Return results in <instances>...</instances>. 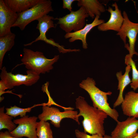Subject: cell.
<instances>
[{
  "mask_svg": "<svg viewBox=\"0 0 138 138\" xmlns=\"http://www.w3.org/2000/svg\"><path fill=\"white\" fill-rule=\"evenodd\" d=\"M95 81L92 78L87 77L79 84V87L85 90L89 95L93 106L105 112L116 122L119 121V114L114 108H112L108 102V96L112 94V92H104L96 86Z\"/></svg>",
  "mask_w": 138,
  "mask_h": 138,
  "instance_id": "2",
  "label": "cell"
},
{
  "mask_svg": "<svg viewBox=\"0 0 138 138\" xmlns=\"http://www.w3.org/2000/svg\"><path fill=\"white\" fill-rule=\"evenodd\" d=\"M18 14L11 10L4 0H0V37L11 34V28L16 21Z\"/></svg>",
  "mask_w": 138,
  "mask_h": 138,
  "instance_id": "12",
  "label": "cell"
},
{
  "mask_svg": "<svg viewBox=\"0 0 138 138\" xmlns=\"http://www.w3.org/2000/svg\"><path fill=\"white\" fill-rule=\"evenodd\" d=\"M38 138H53V134L49 123L47 121H40L36 129Z\"/></svg>",
  "mask_w": 138,
  "mask_h": 138,
  "instance_id": "21",
  "label": "cell"
},
{
  "mask_svg": "<svg viewBox=\"0 0 138 138\" xmlns=\"http://www.w3.org/2000/svg\"><path fill=\"white\" fill-rule=\"evenodd\" d=\"M75 134L77 138H112L111 136L106 134L103 136L97 134L89 135L84 132L81 131L78 129L75 130Z\"/></svg>",
  "mask_w": 138,
  "mask_h": 138,
  "instance_id": "24",
  "label": "cell"
},
{
  "mask_svg": "<svg viewBox=\"0 0 138 138\" xmlns=\"http://www.w3.org/2000/svg\"><path fill=\"white\" fill-rule=\"evenodd\" d=\"M54 18L53 16L48 15H45L39 18L37 20L38 23L36 28L39 31L40 35L34 41L30 43L25 44V46L30 45L33 43L39 40L43 41L46 43L51 44L53 46L57 47L59 52L65 53L67 49L62 46L56 43L52 39H48L46 36V33L49 29L55 27L53 20Z\"/></svg>",
  "mask_w": 138,
  "mask_h": 138,
  "instance_id": "10",
  "label": "cell"
},
{
  "mask_svg": "<svg viewBox=\"0 0 138 138\" xmlns=\"http://www.w3.org/2000/svg\"></svg>",
  "mask_w": 138,
  "mask_h": 138,
  "instance_id": "28",
  "label": "cell"
},
{
  "mask_svg": "<svg viewBox=\"0 0 138 138\" xmlns=\"http://www.w3.org/2000/svg\"><path fill=\"white\" fill-rule=\"evenodd\" d=\"M121 107L124 115L138 118V93L133 91L127 92L121 104Z\"/></svg>",
  "mask_w": 138,
  "mask_h": 138,
  "instance_id": "15",
  "label": "cell"
},
{
  "mask_svg": "<svg viewBox=\"0 0 138 138\" xmlns=\"http://www.w3.org/2000/svg\"><path fill=\"white\" fill-rule=\"evenodd\" d=\"M125 68V72L123 74L122 71L117 72L116 76L118 81V90H119V93L117 99L114 102L113 108L121 105L124 99L123 94L124 90L126 87L131 82V80L129 76V73L131 67L129 64L126 65Z\"/></svg>",
  "mask_w": 138,
  "mask_h": 138,
  "instance_id": "16",
  "label": "cell"
},
{
  "mask_svg": "<svg viewBox=\"0 0 138 138\" xmlns=\"http://www.w3.org/2000/svg\"><path fill=\"white\" fill-rule=\"evenodd\" d=\"M15 34L13 33L0 37V69L2 67L3 61L6 53L9 51L15 43Z\"/></svg>",
  "mask_w": 138,
  "mask_h": 138,
  "instance_id": "19",
  "label": "cell"
},
{
  "mask_svg": "<svg viewBox=\"0 0 138 138\" xmlns=\"http://www.w3.org/2000/svg\"><path fill=\"white\" fill-rule=\"evenodd\" d=\"M52 4L50 0H42L32 7L18 14V17L12 27H18L21 30H24L31 22L53 11Z\"/></svg>",
  "mask_w": 138,
  "mask_h": 138,
  "instance_id": "4",
  "label": "cell"
},
{
  "mask_svg": "<svg viewBox=\"0 0 138 138\" xmlns=\"http://www.w3.org/2000/svg\"><path fill=\"white\" fill-rule=\"evenodd\" d=\"M111 132L112 138H133L136 135L138 129V120L129 117L122 121H118Z\"/></svg>",
  "mask_w": 138,
  "mask_h": 138,
  "instance_id": "11",
  "label": "cell"
},
{
  "mask_svg": "<svg viewBox=\"0 0 138 138\" xmlns=\"http://www.w3.org/2000/svg\"><path fill=\"white\" fill-rule=\"evenodd\" d=\"M125 63L126 65H130L132 71V79L130 84L131 88L134 91L138 88V70L135 62L133 61L129 54L126 55L125 57Z\"/></svg>",
  "mask_w": 138,
  "mask_h": 138,
  "instance_id": "22",
  "label": "cell"
},
{
  "mask_svg": "<svg viewBox=\"0 0 138 138\" xmlns=\"http://www.w3.org/2000/svg\"><path fill=\"white\" fill-rule=\"evenodd\" d=\"M0 138H17L12 136L8 131L0 132Z\"/></svg>",
  "mask_w": 138,
  "mask_h": 138,
  "instance_id": "26",
  "label": "cell"
},
{
  "mask_svg": "<svg viewBox=\"0 0 138 138\" xmlns=\"http://www.w3.org/2000/svg\"><path fill=\"white\" fill-rule=\"evenodd\" d=\"M4 109V106L0 108V130L6 129L10 132L16 128V126L12 121L13 117L5 113Z\"/></svg>",
  "mask_w": 138,
  "mask_h": 138,
  "instance_id": "20",
  "label": "cell"
},
{
  "mask_svg": "<svg viewBox=\"0 0 138 138\" xmlns=\"http://www.w3.org/2000/svg\"><path fill=\"white\" fill-rule=\"evenodd\" d=\"M1 70V80L7 89H10L15 86L22 85L27 86H31L37 83L40 78V75L30 70L27 71L26 75L19 74H14L11 72H8L5 66L2 68Z\"/></svg>",
  "mask_w": 138,
  "mask_h": 138,
  "instance_id": "8",
  "label": "cell"
},
{
  "mask_svg": "<svg viewBox=\"0 0 138 138\" xmlns=\"http://www.w3.org/2000/svg\"><path fill=\"white\" fill-rule=\"evenodd\" d=\"M43 103L35 105L32 107L26 108H21L15 105L10 106L9 108H6V113L8 115L15 118L19 116L22 117L26 116V113L30 112L33 108L39 106H43Z\"/></svg>",
  "mask_w": 138,
  "mask_h": 138,
  "instance_id": "23",
  "label": "cell"
},
{
  "mask_svg": "<svg viewBox=\"0 0 138 138\" xmlns=\"http://www.w3.org/2000/svg\"><path fill=\"white\" fill-rule=\"evenodd\" d=\"M75 0H63V9H67L70 12L72 11V4Z\"/></svg>",
  "mask_w": 138,
  "mask_h": 138,
  "instance_id": "25",
  "label": "cell"
},
{
  "mask_svg": "<svg viewBox=\"0 0 138 138\" xmlns=\"http://www.w3.org/2000/svg\"><path fill=\"white\" fill-rule=\"evenodd\" d=\"M79 7H84L89 15L92 19L96 16H100L101 13L105 12L104 6L97 0H77Z\"/></svg>",
  "mask_w": 138,
  "mask_h": 138,
  "instance_id": "17",
  "label": "cell"
},
{
  "mask_svg": "<svg viewBox=\"0 0 138 138\" xmlns=\"http://www.w3.org/2000/svg\"><path fill=\"white\" fill-rule=\"evenodd\" d=\"M42 112L39 115L38 118L40 121H47L50 120L51 123L56 128L60 126L61 122L62 119L69 118L75 120L79 124H80L77 117V111H74L71 107L66 108L64 111L61 112L58 108L50 107L46 103L42 106Z\"/></svg>",
  "mask_w": 138,
  "mask_h": 138,
  "instance_id": "5",
  "label": "cell"
},
{
  "mask_svg": "<svg viewBox=\"0 0 138 138\" xmlns=\"http://www.w3.org/2000/svg\"><path fill=\"white\" fill-rule=\"evenodd\" d=\"M112 6L114 7V10L109 7L107 10L110 14V18L107 22L98 26L99 30L104 31L113 30L118 32L120 29L123 22V17L116 3L113 4Z\"/></svg>",
  "mask_w": 138,
  "mask_h": 138,
  "instance_id": "13",
  "label": "cell"
},
{
  "mask_svg": "<svg viewBox=\"0 0 138 138\" xmlns=\"http://www.w3.org/2000/svg\"><path fill=\"white\" fill-rule=\"evenodd\" d=\"M42 0H4L6 5L18 14L26 11L40 2Z\"/></svg>",
  "mask_w": 138,
  "mask_h": 138,
  "instance_id": "18",
  "label": "cell"
},
{
  "mask_svg": "<svg viewBox=\"0 0 138 138\" xmlns=\"http://www.w3.org/2000/svg\"><path fill=\"white\" fill-rule=\"evenodd\" d=\"M89 16L85 8L81 6L77 10L72 11L62 17L56 18L54 19L58 20L57 24L61 29L68 33L83 28L85 26L86 18Z\"/></svg>",
  "mask_w": 138,
  "mask_h": 138,
  "instance_id": "7",
  "label": "cell"
},
{
  "mask_svg": "<svg viewBox=\"0 0 138 138\" xmlns=\"http://www.w3.org/2000/svg\"><path fill=\"white\" fill-rule=\"evenodd\" d=\"M100 16H96L93 21L91 23L86 24L82 29L76 32L66 33L64 35L65 39L69 38V41L72 42L77 40H80L82 42L83 49H86L88 44L86 41V36L88 33L94 27L105 22V20L99 19Z\"/></svg>",
  "mask_w": 138,
  "mask_h": 138,
  "instance_id": "14",
  "label": "cell"
},
{
  "mask_svg": "<svg viewBox=\"0 0 138 138\" xmlns=\"http://www.w3.org/2000/svg\"><path fill=\"white\" fill-rule=\"evenodd\" d=\"M124 21L117 35L119 36L125 45L124 47L129 52L130 56L132 58L134 55H138L135 50L136 37L138 34V23L131 21L126 12L123 13Z\"/></svg>",
  "mask_w": 138,
  "mask_h": 138,
  "instance_id": "6",
  "label": "cell"
},
{
  "mask_svg": "<svg viewBox=\"0 0 138 138\" xmlns=\"http://www.w3.org/2000/svg\"><path fill=\"white\" fill-rule=\"evenodd\" d=\"M133 138H138V132H137L136 136Z\"/></svg>",
  "mask_w": 138,
  "mask_h": 138,
  "instance_id": "27",
  "label": "cell"
},
{
  "mask_svg": "<svg viewBox=\"0 0 138 138\" xmlns=\"http://www.w3.org/2000/svg\"><path fill=\"white\" fill-rule=\"evenodd\" d=\"M38 117L26 115L22 117L14 120L13 122L18 126L12 132L11 135L17 138L25 137L28 138H38L36 129L38 122Z\"/></svg>",
  "mask_w": 138,
  "mask_h": 138,
  "instance_id": "9",
  "label": "cell"
},
{
  "mask_svg": "<svg viewBox=\"0 0 138 138\" xmlns=\"http://www.w3.org/2000/svg\"><path fill=\"white\" fill-rule=\"evenodd\" d=\"M76 107L79 113L77 117L83 118L82 121L84 132L91 135L97 134L103 136L105 135L103 124L108 117L104 112L89 105L84 97L79 96L76 99Z\"/></svg>",
  "mask_w": 138,
  "mask_h": 138,
  "instance_id": "1",
  "label": "cell"
},
{
  "mask_svg": "<svg viewBox=\"0 0 138 138\" xmlns=\"http://www.w3.org/2000/svg\"><path fill=\"white\" fill-rule=\"evenodd\" d=\"M23 55L21 59L22 64L28 70L40 75L49 72L53 68V65L57 62L59 55H55L51 59L47 58L41 52L34 51L24 48Z\"/></svg>",
  "mask_w": 138,
  "mask_h": 138,
  "instance_id": "3",
  "label": "cell"
}]
</instances>
